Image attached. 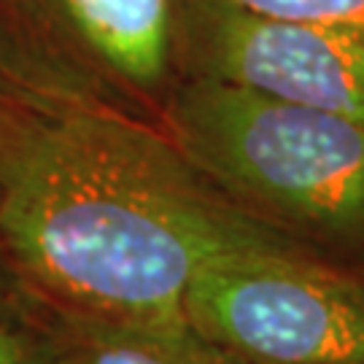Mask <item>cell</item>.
<instances>
[{"mask_svg":"<svg viewBox=\"0 0 364 364\" xmlns=\"http://www.w3.org/2000/svg\"><path fill=\"white\" fill-rule=\"evenodd\" d=\"M81 49L103 73L138 95L168 87L178 57L173 0H60Z\"/></svg>","mask_w":364,"mask_h":364,"instance_id":"5b68a950","label":"cell"},{"mask_svg":"<svg viewBox=\"0 0 364 364\" xmlns=\"http://www.w3.org/2000/svg\"><path fill=\"white\" fill-rule=\"evenodd\" d=\"M183 316L248 364H364V264L273 237L205 264Z\"/></svg>","mask_w":364,"mask_h":364,"instance_id":"3957f363","label":"cell"},{"mask_svg":"<svg viewBox=\"0 0 364 364\" xmlns=\"http://www.w3.org/2000/svg\"><path fill=\"white\" fill-rule=\"evenodd\" d=\"M54 364H248L192 326L108 324L46 313Z\"/></svg>","mask_w":364,"mask_h":364,"instance_id":"8992f818","label":"cell"},{"mask_svg":"<svg viewBox=\"0 0 364 364\" xmlns=\"http://www.w3.org/2000/svg\"><path fill=\"white\" fill-rule=\"evenodd\" d=\"M189 76L364 122V41L329 27L189 0L178 25Z\"/></svg>","mask_w":364,"mask_h":364,"instance_id":"277c9868","label":"cell"},{"mask_svg":"<svg viewBox=\"0 0 364 364\" xmlns=\"http://www.w3.org/2000/svg\"><path fill=\"white\" fill-rule=\"evenodd\" d=\"M273 237L168 132L117 105L73 100L0 119V243L46 313L189 326L197 273Z\"/></svg>","mask_w":364,"mask_h":364,"instance_id":"6da1fadb","label":"cell"},{"mask_svg":"<svg viewBox=\"0 0 364 364\" xmlns=\"http://www.w3.org/2000/svg\"><path fill=\"white\" fill-rule=\"evenodd\" d=\"M165 132L243 216L364 264V122L189 76L170 95Z\"/></svg>","mask_w":364,"mask_h":364,"instance_id":"7a4b0ae2","label":"cell"},{"mask_svg":"<svg viewBox=\"0 0 364 364\" xmlns=\"http://www.w3.org/2000/svg\"><path fill=\"white\" fill-rule=\"evenodd\" d=\"M246 11L329 27L364 41V0H227Z\"/></svg>","mask_w":364,"mask_h":364,"instance_id":"52a82bcc","label":"cell"},{"mask_svg":"<svg viewBox=\"0 0 364 364\" xmlns=\"http://www.w3.org/2000/svg\"><path fill=\"white\" fill-rule=\"evenodd\" d=\"M0 364H54V338L46 313L0 324Z\"/></svg>","mask_w":364,"mask_h":364,"instance_id":"ba28073f","label":"cell"},{"mask_svg":"<svg viewBox=\"0 0 364 364\" xmlns=\"http://www.w3.org/2000/svg\"><path fill=\"white\" fill-rule=\"evenodd\" d=\"M43 313L46 311L27 291L25 281L19 278L14 262L9 259L6 248L0 243V324L22 321V318H38Z\"/></svg>","mask_w":364,"mask_h":364,"instance_id":"9c48e42d","label":"cell"}]
</instances>
